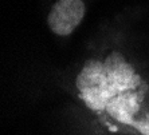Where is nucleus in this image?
<instances>
[{
  "label": "nucleus",
  "instance_id": "f257e3e1",
  "mask_svg": "<svg viewBox=\"0 0 149 135\" xmlns=\"http://www.w3.org/2000/svg\"><path fill=\"white\" fill-rule=\"evenodd\" d=\"M75 87L89 110L104 126L129 134L142 114L148 86L121 52H110L105 60L89 59L77 75Z\"/></svg>",
  "mask_w": 149,
  "mask_h": 135
},
{
  "label": "nucleus",
  "instance_id": "f03ea898",
  "mask_svg": "<svg viewBox=\"0 0 149 135\" xmlns=\"http://www.w3.org/2000/svg\"><path fill=\"white\" fill-rule=\"evenodd\" d=\"M85 16L83 0H58L51 8L47 23L52 32L58 36L73 34Z\"/></svg>",
  "mask_w": 149,
  "mask_h": 135
},
{
  "label": "nucleus",
  "instance_id": "7ed1b4c3",
  "mask_svg": "<svg viewBox=\"0 0 149 135\" xmlns=\"http://www.w3.org/2000/svg\"><path fill=\"white\" fill-rule=\"evenodd\" d=\"M129 135H149V111L142 112L130 127Z\"/></svg>",
  "mask_w": 149,
  "mask_h": 135
}]
</instances>
